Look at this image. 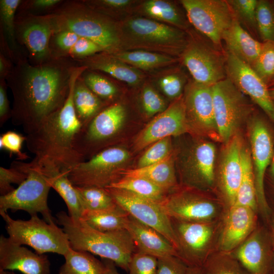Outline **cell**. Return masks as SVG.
Returning <instances> with one entry per match:
<instances>
[{
  "label": "cell",
  "mask_w": 274,
  "mask_h": 274,
  "mask_svg": "<svg viewBox=\"0 0 274 274\" xmlns=\"http://www.w3.org/2000/svg\"><path fill=\"white\" fill-rule=\"evenodd\" d=\"M71 60L76 66L100 71L130 85H138L144 78L140 70L104 52L82 59Z\"/></svg>",
  "instance_id": "28"
},
{
  "label": "cell",
  "mask_w": 274,
  "mask_h": 274,
  "mask_svg": "<svg viewBox=\"0 0 274 274\" xmlns=\"http://www.w3.org/2000/svg\"><path fill=\"white\" fill-rule=\"evenodd\" d=\"M251 68L268 88L274 81V41L263 42L260 53Z\"/></svg>",
  "instance_id": "44"
},
{
  "label": "cell",
  "mask_w": 274,
  "mask_h": 274,
  "mask_svg": "<svg viewBox=\"0 0 274 274\" xmlns=\"http://www.w3.org/2000/svg\"><path fill=\"white\" fill-rule=\"evenodd\" d=\"M129 158L126 150L113 146L79 163L68 177L75 186L106 188L121 178L120 173Z\"/></svg>",
  "instance_id": "10"
},
{
  "label": "cell",
  "mask_w": 274,
  "mask_h": 274,
  "mask_svg": "<svg viewBox=\"0 0 274 274\" xmlns=\"http://www.w3.org/2000/svg\"><path fill=\"white\" fill-rule=\"evenodd\" d=\"M6 223L8 237L19 245H27L39 254L56 253L64 256L71 248L68 237L55 222L48 223L38 215L28 220H14L7 212L0 213Z\"/></svg>",
  "instance_id": "6"
},
{
  "label": "cell",
  "mask_w": 274,
  "mask_h": 274,
  "mask_svg": "<svg viewBox=\"0 0 274 274\" xmlns=\"http://www.w3.org/2000/svg\"><path fill=\"white\" fill-rule=\"evenodd\" d=\"M0 274H16L13 271H7V270H0Z\"/></svg>",
  "instance_id": "62"
},
{
  "label": "cell",
  "mask_w": 274,
  "mask_h": 274,
  "mask_svg": "<svg viewBox=\"0 0 274 274\" xmlns=\"http://www.w3.org/2000/svg\"><path fill=\"white\" fill-rule=\"evenodd\" d=\"M172 154L171 137L160 140L153 144L141 156L138 161V168L158 163Z\"/></svg>",
  "instance_id": "47"
},
{
  "label": "cell",
  "mask_w": 274,
  "mask_h": 274,
  "mask_svg": "<svg viewBox=\"0 0 274 274\" xmlns=\"http://www.w3.org/2000/svg\"><path fill=\"white\" fill-rule=\"evenodd\" d=\"M141 100L145 113L148 117L159 114L167 108L162 97L150 85L143 88Z\"/></svg>",
  "instance_id": "51"
},
{
  "label": "cell",
  "mask_w": 274,
  "mask_h": 274,
  "mask_svg": "<svg viewBox=\"0 0 274 274\" xmlns=\"http://www.w3.org/2000/svg\"><path fill=\"white\" fill-rule=\"evenodd\" d=\"M51 188L64 201L68 215L74 220L81 218L84 212L75 186L68 177V173L60 171H43Z\"/></svg>",
  "instance_id": "35"
},
{
  "label": "cell",
  "mask_w": 274,
  "mask_h": 274,
  "mask_svg": "<svg viewBox=\"0 0 274 274\" xmlns=\"http://www.w3.org/2000/svg\"><path fill=\"white\" fill-rule=\"evenodd\" d=\"M14 162L27 174V178L12 192L0 196V213L8 210L24 211L30 216L39 213L46 222H55L56 219L52 217L47 203L51 187L46 176L31 162Z\"/></svg>",
  "instance_id": "7"
},
{
  "label": "cell",
  "mask_w": 274,
  "mask_h": 274,
  "mask_svg": "<svg viewBox=\"0 0 274 274\" xmlns=\"http://www.w3.org/2000/svg\"><path fill=\"white\" fill-rule=\"evenodd\" d=\"M52 59H82L103 52L92 41L68 30L53 33L50 44Z\"/></svg>",
  "instance_id": "26"
},
{
  "label": "cell",
  "mask_w": 274,
  "mask_h": 274,
  "mask_svg": "<svg viewBox=\"0 0 274 274\" xmlns=\"http://www.w3.org/2000/svg\"><path fill=\"white\" fill-rule=\"evenodd\" d=\"M171 219L178 239L177 255L188 266L201 267L214 234L211 222H186Z\"/></svg>",
  "instance_id": "17"
},
{
  "label": "cell",
  "mask_w": 274,
  "mask_h": 274,
  "mask_svg": "<svg viewBox=\"0 0 274 274\" xmlns=\"http://www.w3.org/2000/svg\"><path fill=\"white\" fill-rule=\"evenodd\" d=\"M227 77L274 123V100L268 86L248 64L226 51Z\"/></svg>",
  "instance_id": "19"
},
{
  "label": "cell",
  "mask_w": 274,
  "mask_h": 274,
  "mask_svg": "<svg viewBox=\"0 0 274 274\" xmlns=\"http://www.w3.org/2000/svg\"><path fill=\"white\" fill-rule=\"evenodd\" d=\"M158 258L136 251L130 261L128 274H156Z\"/></svg>",
  "instance_id": "50"
},
{
  "label": "cell",
  "mask_w": 274,
  "mask_h": 274,
  "mask_svg": "<svg viewBox=\"0 0 274 274\" xmlns=\"http://www.w3.org/2000/svg\"><path fill=\"white\" fill-rule=\"evenodd\" d=\"M80 75L75 83L73 102L77 116L82 125L89 122L109 104L92 92L86 85Z\"/></svg>",
  "instance_id": "33"
},
{
  "label": "cell",
  "mask_w": 274,
  "mask_h": 274,
  "mask_svg": "<svg viewBox=\"0 0 274 274\" xmlns=\"http://www.w3.org/2000/svg\"><path fill=\"white\" fill-rule=\"evenodd\" d=\"M183 97L189 132L221 142L215 118L213 85L190 80Z\"/></svg>",
  "instance_id": "15"
},
{
  "label": "cell",
  "mask_w": 274,
  "mask_h": 274,
  "mask_svg": "<svg viewBox=\"0 0 274 274\" xmlns=\"http://www.w3.org/2000/svg\"><path fill=\"white\" fill-rule=\"evenodd\" d=\"M27 178V174L20 168L14 161L11 167H0V194L1 196L8 194L15 188L12 184L20 185Z\"/></svg>",
  "instance_id": "49"
},
{
  "label": "cell",
  "mask_w": 274,
  "mask_h": 274,
  "mask_svg": "<svg viewBox=\"0 0 274 274\" xmlns=\"http://www.w3.org/2000/svg\"><path fill=\"white\" fill-rule=\"evenodd\" d=\"M255 211L244 206L229 208L219 239L220 251L230 252L240 245L255 229Z\"/></svg>",
  "instance_id": "23"
},
{
  "label": "cell",
  "mask_w": 274,
  "mask_h": 274,
  "mask_svg": "<svg viewBox=\"0 0 274 274\" xmlns=\"http://www.w3.org/2000/svg\"><path fill=\"white\" fill-rule=\"evenodd\" d=\"M189 23L215 45L223 49L224 32L235 19L227 0H181Z\"/></svg>",
  "instance_id": "12"
},
{
  "label": "cell",
  "mask_w": 274,
  "mask_h": 274,
  "mask_svg": "<svg viewBox=\"0 0 274 274\" xmlns=\"http://www.w3.org/2000/svg\"><path fill=\"white\" fill-rule=\"evenodd\" d=\"M85 69L79 66L74 68L69 94L62 107L26 135L27 149L35 156L31 162L42 170L68 174L84 161L74 147L82 124L74 108L73 91L76 79Z\"/></svg>",
  "instance_id": "2"
},
{
  "label": "cell",
  "mask_w": 274,
  "mask_h": 274,
  "mask_svg": "<svg viewBox=\"0 0 274 274\" xmlns=\"http://www.w3.org/2000/svg\"><path fill=\"white\" fill-rule=\"evenodd\" d=\"M51 263L45 254H39L0 236V270H18L23 274H50Z\"/></svg>",
  "instance_id": "22"
},
{
  "label": "cell",
  "mask_w": 274,
  "mask_h": 274,
  "mask_svg": "<svg viewBox=\"0 0 274 274\" xmlns=\"http://www.w3.org/2000/svg\"><path fill=\"white\" fill-rule=\"evenodd\" d=\"M129 214L118 206L114 209L84 211L81 220L92 228L101 232L126 229Z\"/></svg>",
  "instance_id": "36"
},
{
  "label": "cell",
  "mask_w": 274,
  "mask_h": 274,
  "mask_svg": "<svg viewBox=\"0 0 274 274\" xmlns=\"http://www.w3.org/2000/svg\"><path fill=\"white\" fill-rule=\"evenodd\" d=\"M86 85L97 96L108 104L114 102L117 97V86L107 77L97 71L85 69L81 74Z\"/></svg>",
  "instance_id": "42"
},
{
  "label": "cell",
  "mask_w": 274,
  "mask_h": 274,
  "mask_svg": "<svg viewBox=\"0 0 274 274\" xmlns=\"http://www.w3.org/2000/svg\"><path fill=\"white\" fill-rule=\"evenodd\" d=\"M48 14L54 33L72 31L92 41L109 54L122 50L119 21L95 11L83 1H63Z\"/></svg>",
  "instance_id": "3"
},
{
  "label": "cell",
  "mask_w": 274,
  "mask_h": 274,
  "mask_svg": "<svg viewBox=\"0 0 274 274\" xmlns=\"http://www.w3.org/2000/svg\"><path fill=\"white\" fill-rule=\"evenodd\" d=\"M235 18L254 38L258 36L256 23L258 0H227Z\"/></svg>",
  "instance_id": "43"
},
{
  "label": "cell",
  "mask_w": 274,
  "mask_h": 274,
  "mask_svg": "<svg viewBox=\"0 0 274 274\" xmlns=\"http://www.w3.org/2000/svg\"><path fill=\"white\" fill-rule=\"evenodd\" d=\"M139 70H154L170 65L178 59L167 54L144 50H121L110 54Z\"/></svg>",
  "instance_id": "34"
},
{
  "label": "cell",
  "mask_w": 274,
  "mask_h": 274,
  "mask_svg": "<svg viewBox=\"0 0 274 274\" xmlns=\"http://www.w3.org/2000/svg\"><path fill=\"white\" fill-rule=\"evenodd\" d=\"M187 44L180 58L193 80L214 85L227 78L225 49L215 45L203 35L189 31Z\"/></svg>",
  "instance_id": "8"
},
{
  "label": "cell",
  "mask_w": 274,
  "mask_h": 274,
  "mask_svg": "<svg viewBox=\"0 0 274 274\" xmlns=\"http://www.w3.org/2000/svg\"><path fill=\"white\" fill-rule=\"evenodd\" d=\"M116 203L130 216L160 233L174 246L179 248L170 218L160 203L139 196L126 190L106 188Z\"/></svg>",
  "instance_id": "16"
},
{
  "label": "cell",
  "mask_w": 274,
  "mask_h": 274,
  "mask_svg": "<svg viewBox=\"0 0 274 274\" xmlns=\"http://www.w3.org/2000/svg\"><path fill=\"white\" fill-rule=\"evenodd\" d=\"M87 6L116 21L118 17L128 11L135 1L132 0H92L83 1Z\"/></svg>",
  "instance_id": "46"
},
{
  "label": "cell",
  "mask_w": 274,
  "mask_h": 274,
  "mask_svg": "<svg viewBox=\"0 0 274 274\" xmlns=\"http://www.w3.org/2000/svg\"><path fill=\"white\" fill-rule=\"evenodd\" d=\"M214 111L221 140L226 143L253 111L245 95L227 77L213 85Z\"/></svg>",
  "instance_id": "11"
},
{
  "label": "cell",
  "mask_w": 274,
  "mask_h": 274,
  "mask_svg": "<svg viewBox=\"0 0 274 274\" xmlns=\"http://www.w3.org/2000/svg\"><path fill=\"white\" fill-rule=\"evenodd\" d=\"M270 230V239L271 246L274 250V219L272 220L271 224Z\"/></svg>",
  "instance_id": "60"
},
{
  "label": "cell",
  "mask_w": 274,
  "mask_h": 274,
  "mask_svg": "<svg viewBox=\"0 0 274 274\" xmlns=\"http://www.w3.org/2000/svg\"><path fill=\"white\" fill-rule=\"evenodd\" d=\"M188 265L177 256L158 258L156 274H186Z\"/></svg>",
  "instance_id": "53"
},
{
  "label": "cell",
  "mask_w": 274,
  "mask_h": 274,
  "mask_svg": "<svg viewBox=\"0 0 274 274\" xmlns=\"http://www.w3.org/2000/svg\"><path fill=\"white\" fill-rule=\"evenodd\" d=\"M148 18L187 31L189 22L183 12L175 4L164 0H148L138 9Z\"/></svg>",
  "instance_id": "31"
},
{
  "label": "cell",
  "mask_w": 274,
  "mask_h": 274,
  "mask_svg": "<svg viewBox=\"0 0 274 274\" xmlns=\"http://www.w3.org/2000/svg\"><path fill=\"white\" fill-rule=\"evenodd\" d=\"M8 87L5 79H0V125L3 124L11 117L12 109L10 108L7 95Z\"/></svg>",
  "instance_id": "55"
},
{
  "label": "cell",
  "mask_w": 274,
  "mask_h": 274,
  "mask_svg": "<svg viewBox=\"0 0 274 274\" xmlns=\"http://www.w3.org/2000/svg\"><path fill=\"white\" fill-rule=\"evenodd\" d=\"M174 190L160 204L170 218L186 222H211L218 214L216 204L202 194L191 189Z\"/></svg>",
  "instance_id": "18"
},
{
  "label": "cell",
  "mask_w": 274,
  "mask_h": 274,
  "mask_svg": "<svg viewBox=\"0 0 274 274\" xmlns=\"http://www.w3.org/2000/svg\"><path fill=\"white\" fill-rule=\"evenodd\" d=\"M54 33L50 15L17 11L15 18V37L28 53V60L33 64L52 59L50 44Z\"/></svg>",
  "instance_id": "14"
},
{
  "label": "cell",
  "mask_w": 274,
  "mask_h": 274,
  "mask_svg": "<svg viewBox=\"0 0 274 274\" xmlns=\"http://www.w3.org/2000/svg\"><path fill=\"white\" fill-rule=\"evenodd\" d=\"M125 118L123 105L115 102L107 105L82 125L75 137L74 147L84 161L111 147L110 144L122 128Z\"/></svg>",
  "instance_id": "9"
},
{
  "label": "cell",
  "mask_w": 274,
  "mask_h": 274,
  "mask_svg": "<svg viewBox=\"0 0 274 274\" xmlns=\"http://www.w3.org/2000/svg\"><path fill=\"white\" fill-rule=\"evenodd\" d=\"M225 144L218 167V182L223 199L230 208L235 204L241 181L242 154L245 145L237 133Z\"/></svg>",
  "instance_id": "21"
},
{
  "label": "cell",
  "mask_w": 274,
  "mask_h": 274,
  "mask_svg": "<svg viewBox=\"0 0 274 274\" xmlns=\"http://www.w3.org/2000/svg\"><path fill=\"white\" fill-rule=\"evenodd\" d=\"M266 174H268L270 192L274 201V157Z\"/></svg>",
  "instance_id": "57"
},
{
  "label": "cell",
  "mask_w": 274,
  "mask_h": 274,
  "mask_svg": "<svg viewBox=\"0 0 274 274\" xmlns=\"http://www.w3.org/2000/svg\"><path fill=\"white\" fill-rule=\"evenodd\" d=\"M25 141L26 136L14 131H8L0 136V147L8 151L10 156L15 154L18 160H25L29 158L27 154L22 152V145Z\"/></svg>",
  "instance_id": "52"
},
{
  "label": "cell",
  "mask_w": 274,
  "mask_h": 274,
  "mask_svg": "<svg viewBox=\"0 0 274 274\" xmlns=\"http://www.w3.org/2000/svg\"><path fill=\"white\" fill-rule=\"evenodd\" d=\"M122 50H144L180 57L188 33L170 25L145 17L119 21Z\"/></svg>",
  "instance_id": "5"
},
{
  "label": "cell",
  "mask_w": 274,
  "mask_h": 274,
  "mask_svg": "<svg viewBox=\"0 0 274 274\" xmlns=\"http://www.w3.org/2000/svg\"><path fill=\"white\" fill-rule=\"evenodd\" d=\"M268 90L271 97L274 100V86L268 88Z\"/></svg>",
  "instance_id": "61"
},
{
  "label": "cell",
  "mask_w": 274,
  "mask_h": 274,
  "mask_svg": "<svg viewBox=\"0 0 274 274\" xmlns=\"http://www.w3.org/2000/svg\"><path fill=\"white\" fill-rule=\"evenodd\" d=\"M63 1L61 0H29L22 1L18 11L30 13L32 12H51Z\"/></svg>",
  "instance_id": "54"
},
{
  "label": "cell",
  "mask_w": 274,
  "mask_h": 274,
  "mask_svg": "<svg viewBox=\"0 0 274 274\" xmlns=\"http://www.w3.org/2000/svg\"><path fill=\"white\" fill-rule=\"evenodd\" d=\"M274 86V81L271 83V84L268 86V88Z\"/></svg>",
  "instance_id": "63"
},
{
  "label": "cell",
  "mask_w": 274,
  "mask_h": 274,
  "mask_svg": "<svg viewBox=\"0 0 274 274\" xmlns=\"http://www.w3.org/2000/svg\"><path fill=\"white\" fill-rule=\"evenodd\" d=\"M204 274H249L230 252L209 255L201 266Z\"/></svg>",
  "instance_id": "41"
},
{
  "label": "cell",
  "mask_w": 274,
  "mask_h": 274,
  "mask_svg": "<svg viewBox=\"0 0 274 274\" xmlns=\"http://www.w3.org/2000/svg\"><path fill=\"white\" fill-rule=\"evenodd\" d=\"M102 261L106 268L105 274H119L116 267V265L113 261L104 259Z\"/></svg>",
  "instance_id": "58"
},
{
  "label": "cell",
  "mask_w": 274,
  "mask_h": 274,
  "mask_svg": "<svg viewBox=\"0 0 274 274\" xmlns=\"http://www.w3.org/2000/svg\"><path fill=\"white\" fill-rule=\"evenodd\" d=\"M76 66L69 59L33 64L18 58L6 79L13 95L12 124L28 134L59 111L68 97Z\"/></svg>",
  "instance_id": "1"
},
{
  "label": "cell",
  "mask_w": 274,
  "mask_h": 274,
  "mask_svg": "<svg viewBox=\"0 0 274 274\" xmlns=\"http://www.w3.org/2000/svg\"><path fill=\"white\" fill-rule=\"evenodd\" d=\"M271 3L273 8H274V1H271Z\"/></svg>",
  "instance_id": "64"
},
{
  "label": "cell",
  "mask_w": 274,
  "mask_h": 274,
  "mask_svg": "<svg viewBox=\"0 0 274 274\" xmlns=\"http://www.w3.org/2000/svg\"><path fill=\"white\" fill-rule=\"evenodd\" d=\"M56 217V221L67 235L72 249L88 252L111 260L116 265L128 271L131 257L136 249L126 229L99 231L81 219H73L64 211L58 212Z\"/></svg>",
  "instance_id": "4"
},
{
  "label": "cell",
  "mask_w": 274,
  "mask_h": 274,
  "mask_svg": "<svg viewBox=\"0 0 274 274\" xmlns=\"http://www.w3.org/2000/svg\"><path fill=\"white\" fill-rule=\"evenodd\" d=\"M106 188L126 190L160 204L170 193L151 182L139 177L123 176Z\"/></svg>",
  "instance_id": "38"
},
{
  "label": "cell",
  "mask_w": 274,
  "mask_h": 274,
  "mask_svg": "<svg viewBox=\"0 0 274 274\" xmlns=\"http://www.w3.org/2000/svg\"><path fill=\"white\" fill-rule=\"evenodd\" d=\"M222 42L226 51L248 64L253 65L261 50L263 42H259L245 30L235 18L224 32Z\"/></svg>",
  "instance_id": "29"
},
{
  "label": "cell",
  "mask_w": 274,
  "mask_h": 274,
  "mask_svg": "<svg viewBox=\"0 0 274 274\" xmlns=\"http://www.w3.org/2000/svg\"><path fill=\"white\" fill-rule=\"evenodd\" d=\"M11 60L3 52H0V79H6L11 72L14 65Z\"/></svg>",
  "instance_id": "56"
},
{
  "label": "cell",
  "mask_w": 274,
  "mask_h": 274,
  "mask_svg": "<svg viewBox=\"0 0 274 274\" xmlns=\"http://www.w3.org/2000/svg\"><path fill=\"white\" fill-rule=\"evenodd\" d=\"M21 0H1V49L15 62L20 55L17 52L15 37V18Z\"/></svg>",
  "instance_id": "32"
},
{
  "label": "cell",
  "mask_w": 274,
  "mask_h": 274,
  "mask_svg": "<svg viewBox=\"0 0 274 274\" xmlns=\"http://www.w3.org/2000/svg\"><path fill=\"white\" fill-rule=\"evenodd\" d=\"M233 254L249 274H267L271 260L269 244L263 231L255 229Z\"/></svg>",
  "instance_id": "24"
},
{
  "label": "cell",
  "mask_w": 274,
  "mask_h": 274,
  "mask_svg": "<svg viewBox=\"0 0 274 274\" xmlns=\"http://www.w3.org/2000/svg\"><path fill=\"white\" fill-rule=\"evenodd\" d=\"M256 23L258 36L263 42L274 41V8L271 1L258 0Z\"/></svg>",
  "instance_id": "45"
},
{
  "label": "cell",
  "mask_w": 274,
  "mask_h": 274,
  "mask_svg": "<svg viewBox=\"0 0 274 274\" xmlns=\"http://www.w3.org/2000/svg\"><path fill=\"white\" fill-rule=\"evenodd\" d=\"M249 124L250 150L258 208L263 215L267 217L270 208L265 196L264 179L274 157V134L266 119L260 115L252 116Z\"/></svg>",
  "instance_id": "13"
},
{
  "label": "cell",
  "mask_w": 274,
  "mask_h": 274,
  "mask_svg": "<svg viewBox=\"0 0 274 274\" xmlns=\"http://www.w3.org/2000/svg\"><path fill=\"white\" fill-rule=\"evenodd\" d=\"M189 132L183 95L175 99L165 111L155 117L138 134L134 149L140 151L167 137Z\"/></svg>",
  "instance_id": "20"
},
{
  "label": "cell",
  "mask_w": 274,
  "mask_h": 274,
  "mask_svg": "<svg viewBox=\"0 0 274 274\" xmlns=\"http://www.w3.org/2000/svg\"><path fill=\"white\" fill-rule=\"evenodd\" d=\"M242 176L234 205L247 207L256 211V199L254 174L250 150L244 147L242 154Z\"/></svg>",
  "instance_id": "39"
},
{
  "label": "cell",
  "mask_w": 274,
  "mask_h": 274,
  "mask_svg": "<svg viewBox=\"0 0 274 274\" xmlns=\"http://www.w3.org/2000/svg\"><path fill=\"white\" fill-rule=\"evenodd\" d=\"M83 211H98L116 208V203L106 188L75 186Z\"/></svg>",
  "instance_id": "40"
},
{
  "label": "cell",
  "mask_w": 274,
  "mask_h": 274,
  "mask_svg": "<svg viewBox=\"0 0 274 274\" xmlns=\"http://www.w3.org/2000/svg\"><path fill=\"white\" fill-rule=\"evenodd\" d=\"M216 148L209 142H200L195 145L188 160L185 174L188 183L194 186L211 185L215 178Z\"/></svg>",
  "instance_id": "27"
},
{
  "label": "cell",
  "mask_w": 274,
  "mask_h": 274,
  "mask_svg": "<svg viewBox=\"0 0 274 274\" xmlns=\"http://www.w3.org/2000/svg\"><path fill=\"white\" fill-rule=\"evenodd\" d=\"M126 229L133 241L136 251L157 258L172 255L178 256L176 248L163 235L129 215Z\"/></svg>",
  "instance_id": "25"
},
{
  "label": "cell",
  "mask_w": 274,
  "mask_h": 274,
  "mask_svg": "<svg viewBox=\"0 0 274 274\" xmlns=\"http://www.w3.org/2000/svg\"><path fill=\"white\" fill-rule=\"evenodd\" d=\"M186 274H204V273L201 267L188 266Z\"/></svg>",
  "instance_id": "59"
},
{
  "label": "cell",
  "mask_w": 274,
  "mask_h": 274,
  "mask_svg": "<svg viewBox=\"0 0 274 274\" xmlns=\"http://www.w3.org/2000/svg\"><path fill=\"white\" fill-rule=\"evenodd\" d=\"M58 274H105V265L91 253L69 249Z\"/></svg>",
  "instance_id": "37"
},
{
  "label": "cell",
  "mask_w": 274,
  "mask_h": 274,
  "mask_svg": "<svg viewBox=\"0 0 274 274\" xmlns=\"http://www.w3.org/2000/svg\"><path fill=\"white\" fill-rule=\"evenodd\" d=\"M186 77L181 73L175 72L163 75L158 80V85L168 97L176 99L182 96L186 86Z\"/></svg>",
  "instance_id": "48"
},
{
  "label": "cell",
  "mask_w": 274,
  "mask_h": 274,
  "mask_svg": "<svg viewBox=\"0 0 274 274\" xmlns=\"http://www.w3.org/2000/svg\"><path fill=\"white\" fill-rule=\"evenodd\" d=\"M121 177L145 179L169 192L176 189L177 181L172 153L165 159L149 166L132 169H123Z\"/></svg>",
  "instance_id": "30"
}]
</instances>
